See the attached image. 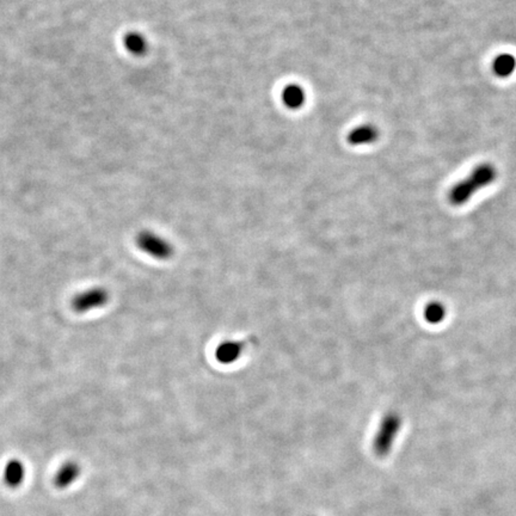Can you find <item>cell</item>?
I'll return each mask as SVG.
<instances>
[{
  "label": "cell",
  "mask_w": 516,
  "mask_h": 516,
  "mask_svg": "<svg viewBox=\"0 0 516 516\" xmlns=\"http://www.w3.org/2000/svg\"><path fill=\"white\" fill-rule=\"evenodd\" d=\"M126 46L133 54H142L146 50L145 38L137 33H130L126 38Z\"/></svg>",
  "instance_id": "obj_11"
},
{
  "label": "cell",
  "mask_w": 516,
  "mask_h": 516,
  "mask_svg": "<svg viewBox=\"0 0 516 516\" xmlns=\"http://www.w3.org/2000/svg\"><path fill=\"white\" fill-rule=\"evenodd\" d=\"M497 172L492 164H480L471 172L467 179H462L459 182L450 192V201L455 204H462L466 202L471 196L473 195L477 190L485 187L487 184L492 183L496 179Z\"/></svg>",
  "instance_id": "obj_1"
},
{
  "label": "cell",
  "mask_w": 516,
  "mask_h": 516,
  "mask_svg": "<svg viewBox=\"0 0 516 516\" xmlns=\"http://www.w3.org/2000/svg\"><path fill=\"white\" fill-rule=\"evenodd\" d=\"M516 59L513 54L503 53L497 55L492 63V71L500 78H509L515 72Z\"/></svg>",
  "instance_id": "obj_10"
},
{
  "label": "cell",
  "mask_w": 516,
  "mask_h": 516,
  "mask_svg": "<svg viewBox=\"0 0 516 516\" xmlns=\"http://www.w3.org/2000/svg\"><path fill=\"white\" fill-rule=\"evenodd\" d=\"M24 478L25 466L23 462L18 459H13L8 462V464L5 465L4 473H3L4 483L11 489H16L22 485V483L24 482Z\"/></svg>",
  "instance_id": "obj_7"
},
{
  "label": "cell",
  "mask_w": 516,
  "mask_h": 516,
  "mask_svg": "<svg viewBox=\"0 0 516 516\" xmlns=\"http://www.w3.org/2000/svg\"><path fill=\"white\" fill-rule=\"evenodd\" d=\"M109 291L105 288L95 287L82 291L72 299V310L77 313H85L108 304Z\"/></svg>",
  "instance_id": "obj_4"
},
{
  "label": "cell",
  "mask_w": 516,
  "mask_h": 516,
  "mask_svg": "<svg viewBox=\"0 0 516 516\" xmlns=\"http://www.w3.org/2000/svg\"><path fill=\"white\" fill-rule=\"evenodd\" d=\"M379 137L378 129L372 125H361L350 130L348 142L353 146L370 145Z\"/></svg>",
  "instance_id": "obj_9"
},
{
  "label": "cell",
  "mask_w": 516,
  "mask_h": 516,
  "mask_svg": "<svg viewBox=\"0 0 516 516\" xmlns=\"http://www.w3.org/2000/svg\"><path fill=\"white\" fill-rule=\"evenodd\" d=\"M80 475H82V467L79 464L75 462H67L59 467L53 478V484L56 489L63 490V489L71 487L72 484L79 478Z\"/></svg>",
  "instance_id": "obj_5"
},
{
  "label": "cell",
  "mask_w": 516,
  "mask_h": 516,
  "mask_svg": "<svg viewBox=\"0 0 516 516\" xmlns=\"http://www.w3.org/2000/svg\"><path fill=\"white\" fill-rule=\"evenodd\" d=\"M243 348H244V343H242V342H222L215 350V358H217L219 363H224V365L234 363V361H237L238 358H241Z\"/></svg>",
  "instance_id": "obj_8"
},
{
  "label": "cell",
  "mask_w": 516,
  "mask_h": 516,
  "mask_svg": "<svg viewBox=\"0 0 516 516\" xmlns=\"http://www.w3.org/2000/svg\"><path fill=\"white\" fill-rule=\"evenodd\" d=\"M400 422L395 415H388L384 418L379 430L375 435L373 450L375 455L379 458L386 457L391 452L392 445L395 442V435L398 433Z\"/></svg>",
  "instance_id": "obj_3"
},
{
  "label": "cell",
  "mask_w": 516,
  "mask_h": 516,
  "mask_svg": "<svg viewBox=\"0 0 516 516\" xmlns=\"http://www.w3.org/2000/svg\"><path fill=\"white\" fill-rule=\"evenodd\" d=\"M137 245L155 259H169L174 255V248L170 243L151 231H142L137 234Z\"/></svg>",
  "instance_id": "obj_2"
},
{
  "label": "cell",
  "mask_w": 516,
  "mask_h": 516,
  "mask_svg": "<svg viewBox=\"0 0 516 516\" xmlns=\"http://www.w3.org/2000/svg\"><path fill=\"white\" fill-rule=\"evenodd\" d=\"M281 100L284 107L291 110H298L305 105L306 93L298 84H288L281 92Z\"/></svg>",
  "instance_id": "obj_6"
}]
</instances>
